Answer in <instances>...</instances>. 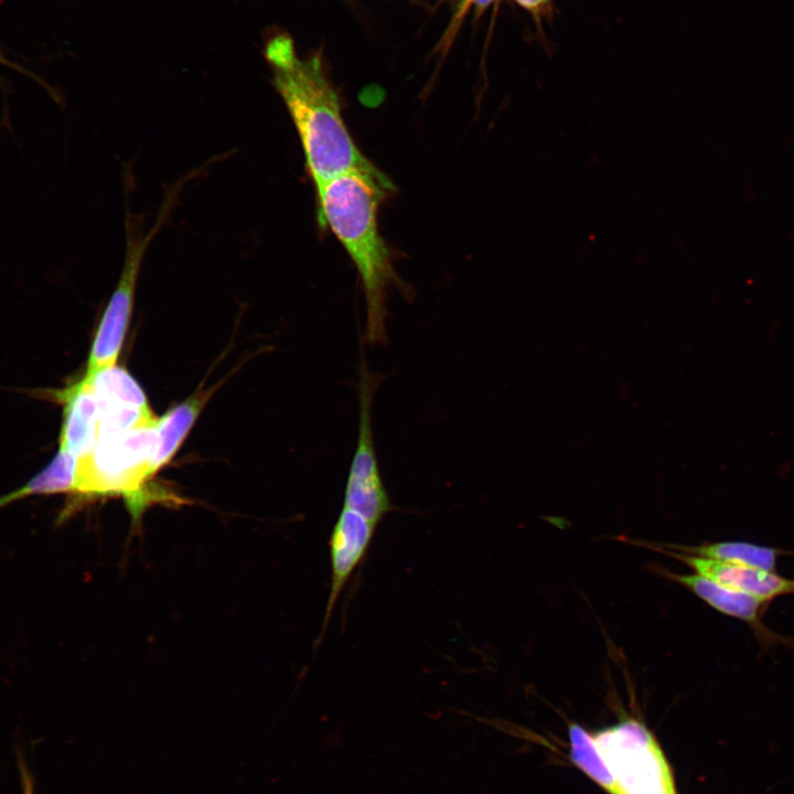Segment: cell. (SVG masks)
<instances>
[{
  "mask_svg": "<svg viewBox=\"0 0 794 794\" xmlns=\"http://www.w3.org/2000/svg\"><path fill=\"white\" fill-rule=\"evenodd\" d=\"M18 761L22 794H35V786L32 773L30 772L28 763L21 753L19 754Z\"/></svg>",
  "mask_w": 794,
  "mask_h": 794,
  "instance_id": "cell-16",
  "label": "cell"
},
{
  "mask_svg": "<svg viewBox=\"0 0 794 794\" xmlns=\"http://www.w3.org/2000/svg\"><path fill=\"white\" fill-rule=\"evenodd\" d=\"M77 459L66 450L58 451L50 463L25 484L0 496V508L31 495L72 493L74 490Z\"/></svg>",
  "mask_w": 794,
  "mask_h": 794,
  "instance_id": "cell-12",
  "label": "cell"
},
{
  "mask_svg": "<svg viewBox=\"0 0 794 794\" xmlns=\"http://www.w3.org/2000/svg\"><path fill=\"white\" fill-rule=\"evenodd\" d=\"M669 577L689 589L694 594L718 612L748 623L760 639H775V634L762 623L761 616L768 607L755 596L733 590L716 583L700 575H679L668 572Z\"/></svg>",
  "mask_w": 794,
  "mask_h": 794,
  "instance_id": "cell-10",
  "label": "cell"
},
{
  "mask_svg": "<svg viewBox=\"0 0 794 794\" xmlns=\"http://www.w3.org/2000/svg\"><path fill=\"white\" fill-rule=\"evenodd\" d=\"M593 737L612 775L613 794H677L670 765L642 722L625 719Z\"/></svg>",
  "mask_w": 794,
  "mask_h": 794,
  "instance_id": "cell-4",
  "label": "cell"
},
{
  "mask_svg": "<svg viewBox=\"0 0 794 794\" xmlns=\"http://www.w3.org/2000/svg\"><path fill=\"white\" fill-rule=\"evenodd\" d=\"M360 365L358 429L345 483L343 506L360 513L378 526L391 509L379 471L372 426V401L378 379L368 371L364 360Z\"/></svg>",
  "mask_w": 794,
  "mask_h": 794,
  "instance_id": "cell-5",
  "label": "cell"
},
{
  "mask_svg": "<svg viewBox=\"0 0 794 794\" xmlns=\"http://www.w3.org/2000/svg\"><path fill=\"white\" fill-rule=\"evenodd\" d=\"M319 221L329 227L352 259L366 304L365 339L387 342L388 291L396 285L389 250L377 221L382 198L393 189L380 171L352 170L316 185Z\"/></svg>",
  "mask_w": 794,
  "mask_h": 794,
  "instance_id": "cell-2",
  "label": "cell"
},
{
  "mask_svg": "<svg viewBox=\"0 0 794 794\" xmlns=\"http://www.w3.org/2000/svg\"><path fill=\"white\" fill-rule=\"evenodd\" d=\"M210 393H198L158 418L159 442L153 460L154 474L172 459L203 409Z\"/></svg>",
  "mask_w": 794,
  "mask_h": 794,
  "instance_id": "cell-11",
  "label": "cell"
},
{
  "mask_svg": "<svg viewBox=\"0 0 794 794\" xmlns=\"http://www.w3.org/2000/svg\"><path fill=\"white\" fill-rule=\"evenodd\" d=\"M669 555L686 564L697 575L768 602L794 592V580L786 579L775 571H765L682 551H672Z\"/></svg>",
  "mask_w": 794,
  "mask_h": 794,
  "instance_id": "cell-8",
  "label": "cell"
},
{
  "mask_svg": "<svg viewBox=\"0 0 794 794\" xmlns=\"http://www.w3.org/2000/svg\"><path fill=\"white\" fill-rule=\"evenodd\" d=\"M517 3H519L525 9L532 10V11H538L543 7L546 6L548 0H515Z\"/></svg>",
  "mask_w": 794,
  "mask_h": 794,
  "instance_id": "cell-17",
  "label": "cell"
},
{
  "mask_svg": "<svg viewBox=\"0 0 794 794\" xmlns=\"http://www.w3.org/2000/svg\"><path fill=\"white\" fill-rule=\"evenodd\" d=\"M376 528L360 513L342 506L329 538L331 580L319 643L343 589L367 555Z\"/></svg>",
  "mask_w": 794,
  "mask_h": 794,
  "instance_id": "cell-7",
  "label": "cell"
},
{
  "mask_svg": "<svg viewBox=\"0 0 794 794\" xmlns=\"http://www.w3.org/2000/svg\"><path fill=\"white\" fill-rule=\"evenodd\" d=\"M56 397L64 404L60 448L78 460L92 450L98 434V399L84 377Z\"/></svg>",
  "mask_w": 794,
  "mask_h": 794,
  "instance_id": "cell-9",
  "label": "cell"
},
{
  "mask_svg": "<svg viewBox=\"0 0 794 794\" xmlns=\"http://www.w3.org/2000/svg\"><path fill=\"white\" fill-rule=\"evenodd\" d=\"M682 552L727 561L765 571H775L783 550L748 541H717L693 547H678Z\"/></svg>",
  "mask_w": 794,
  "mask_h": 794,
  "instance_id": "cell-13",
  "label": "cell"
},
{
  "mask_svg": "<svg viewBox=\"0 0 794 794\" xmlns=\"http://www.w3.org/2000/svg\"><path fill=\"white\" fill-rule=\"evenodd\" d=\"M570 759L587 776L609 794L614 793L612 775L605 764L593 734L578 723H570L568 729Z\"/></svg>",
  "mask_w": 794,
  "mask_h": 794,
  "instance_id": "cell-15",
  "label": "cell"
},
{
  "mask_svg": "<svg viewBox=\"0 0 794 794\" xmlns=\"http://www.w3.org/2000/svg\"><path fill=\"white\" fill-rule=\"evenodd\" d=\"M83 377L101 404L151 409L139 384L127 371L116 365L85 373Z\"/></svg>",
  "mask_w": 794,
  "mask_h": 794,
  "instance_id": "cell-14",
  "label": "cell"
},
{
  "mask_svg": "<svg viewBox=\"0 0 794 794\" xmlns=\"http://www.w3.org/2000/svg\"><path fill=\"white\" fill-rule=\"evenodd\" d=\"M157 423L158 418L128 431L98 433L92 450L77 460L72 492L77 500L62 512L60 519L69 517L79 501L106 496H122L135 523L151 503L178 504L179 500L169 492L147 487L154 475Z\"/></svg>",
  "mask_w": 794,
  "mask_h": 794,
  "instance_id": "cell-3",
  "label": "cell"
},
{
  "mask_svg": "<svg viewBox=\"0 0 794 794\" xmlns=\"http://www.w3.org/2000/svg\"><path fill=\"white\" fill-rule=\"evenodd\" d=\"M0 63H3V64H7V65H9V63H7V61H6V60H3V58H2L1 56H0Z\"/></svg>",
  "mask_w": 794,
  "mask_h": 794,
  "instance_id": "cell-19",
  "label": "cell"
},
{
  "mask_svg": "<svg viewBox=\"0 0 794 794\" xmlns=\"http://www.w3.org/2000/svg\"><path fill=\"white\" fill-rule=\"evenodd\" d=\"M170 197L163 213L144 235L127 219V245L122 270L104 311L89 352L86 373L116 365L132 313L137 279L144 253L170 210Z\"/></svg>",
  "mask_w": 794,
  "mask_h": 794,
  "instance_id": "cell-6",
  "label": "cell"
},
{
  "mask_svg": "<svg viewBox=\"0 0 794 794\" xmlns=\"http://www.w3.org/2000/svg\"><path fill=\"white\" fill-rule=\"evenodd\" d=\"M471 1H473L478 8L482 9V8L486 7L487 4H490L493 0H471Z\"/></svg>",
  "mask_w": 794,
  "mask_h": 794,
  "instance_id": "cell-18",
  "label": "cell"
},
{
  "mask_svg": "<svg viewBox=\"0 0 794 794\" xmlns=\"http://www.w3.org/2000/svg\"><path fill=\"white\" fill-rule=\"evenodd\" d=\"M265 56L298 132L314 185L352 170L378 172L350 135L320 58H299L290 36L282 34L268 41Z\"/></svg>",
  "mask_w": 794,
  "mask_h": 794,
  "instance_id": "cell-1",
  "label": "cell"
}]
</instances>
